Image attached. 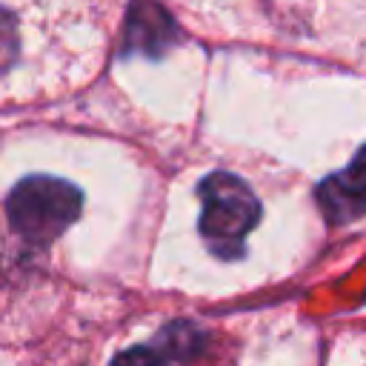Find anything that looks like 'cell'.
Wrapping results in <instances>:
<instances>
[{"label": "cell", "mask_w": 366, "mask_h": 366, "mask_svg": "<svg viewBox=\"0 0 366 366\" xmlns=\"http://www.w3.org/2000/svg\"><path fill=\"white\" fill-rule=\"evenodd\" d=\"M80 209H83L80 189L60 177H46V174L20 180L6 197V217L11 232L34 246H46L57 240L80 217Z\"/></svg>", "instance_id": "cell-1"}, {"label": "cell", "mask_w": 366, "mask_h": 366, "mask_svg": "<svg viewBox=\"0 0 366 366\" xmlns=\"http://www.w3.org/2000/svg\"><path fill=\"white\" fill-rule=\"evenodd\" d=\"M200 232L220 252L234 254L240 240L252 232L260 217V203L232 172H212L200 180Z\"/></svg>", "instance_id": "cell-2"}, {"label": "cell", "mask_w": 366, "mask_h": 366, "mask_svg": "<svg viewBox=\"0 0 366 366\" xmlns=\"http://www.w3.org/2000/svg\"><path fill=\"white\" fill-rule=\"evenodd\" d=\"M317 203L332 223L355 220L366 212V146L352 157L343 174H332L317 186Z\"/></svg>", "instance_id": "cell-3"}, {"label": "cell", "mask_w": 366, "mask_h": 366, "mask_svg": "<svg viewBox=\"0 0 366 366\" xmlns=\"http://www.w3.org/2000/svg\"><path fill=\"white\" fill-rule=\"evenodd\" d=\"M126 40L132 49L146 51V54H160L172 40H174V23L169 20V14L149 3L140 0L132 14H129V26H126Z\"/></svg>", "instance_id": "cell-4"}, {"label": "cell", "mask_w": 366, "mask_h": 366, "mask_svg": "<svg viewBox=\"0 0 366 366\" xmlns=\"http://www.w3.org/2000/svg\"><path fill=\"white\" fill-rule=\"evenodd\" d=\"M160 340L166 346V352H163L166 357H183V352H189L200 340V332L189 323H172V326H166Z\"/></svg>", "instance_id": "cell-5"}, {"label": "cell", "mask_w": 366, "mask_h": 366, "mask_svg": "<svg viewBox=\"0 0 366 366\" xmlns=\"http://www.w3.org/2000/svg\"><path fill=\"white\" fill-rule=\"evenodd\" d=\"M112 366H166V355L163 349L154 346H132L126 352H120Z\"/></svg>", "instance_id": "cell-6"}]
</instances>
